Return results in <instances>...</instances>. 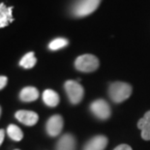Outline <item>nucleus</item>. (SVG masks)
<instances>
[{
    "label": "nucleus",
    "instance_id": "nucleus-1",
    "mask_svg": "<svg viewBox=\"0 0 150 150\" xmlns=\"http://www.w3.org/2000/svg\"><path fill=\"white\" fill-rule=\"evenodd\" d=\"M132 94V86L126 82H112L108 88V95L111 101L115 104L122 103Z\"/></svg>",
    "mask_w": 150,
    "mask_h": 150
},
{
    "label": "nucleus",
    "instance_id": "nucleus-2",
    "mask_svg": "<svg viewBox=\"0 0 150 150\" xmlns=\"http://www.w3.org/2000/svg\"><path fill=\"white\" fill-rule=\"evenodd\" d=\"M101 0H76L71 8L72 15L76 18H83L96 11Z\"/></svg>",
    "mask_w": 150,
    "mask_h": 150
},
{
    "label": "nucleus",
    "instance_id": "nucleus-3",
    "mask_svg": "<svg viewBox=\"0 0 150 150\" xmlns=\"http://www.w3.org/2000/svg\"><path fill=\"white\" fill-rule=\"evenodd\" d=\"M75 67L78 71L91 73L99 68V60L96 56L92 54H83L76 59Z\"/></svg>",
    "mask_w": 150,
    "mask_h": 150
},
{
    "label": "nucleus",
    "instance_id": "nucleus-4",
    "mask_svg": "<svg viewBox=\"0 0 150 150\" xmlns=\"http://www.w3.org/2000/svg\"><path fill=\"white\" fill-rule=\"evenodd\" d=\"M65 91L67 93V96L69 98V101L71 104L76 105L82 100L84 95V89L76 81H67L64 84Z\"/></svg>",
    "mask_w": 150,
    "mask_h": 150
},
{
    "label": "nucleus",
    "instance_id": "nucleus-5",
    "mask_svg": "<svg viewBox=\"0 0 150 150\" xmlns=\"http://www.w3.org/2000/svg\"><path fill=\"white\" fill-rule=\"evenodd\" d=\"M90 110L97 118L102 120H106L110 118L111 114L110 105L103 99H99V100L92 102V104L90 105Z\"/></svg>",
    "mask_w": 150,
    "mask_h": 150
},
{
    "label": "nucleus",
    "instance_id": "nucleus-6",
    "mask_svg": "<svg viewBox=\"0 0 150 150\" xmlns=\"http://www.w3.org/2000/svg\"><path fill=\"white\" fill-rule=\"evenodd\" d=\"M63 118L62 116L55 114L52 115V117H50V119L47 120L46 129L47 135L50 137H57L61 133V131L63 129Z\"/></svg>",
    "mask_w": 150,
    "mask_h": 150
},
{
    "label": "nucleus",
    "instance_id": "nucleus-7",
    "mask_svg": "<svg viewBox=\"0 0 150 150\" xmlns=\"http://www.w3.org/2000/svg\"><path fill=\"white\" fill-rule=\"evenodd\" d=\"M15 116L21 123L26 126H33L39 120V115L31 110H18L16 112Z\"/></svg>",
    "mask_w": 150,
    "mask_h": 150
},
{
    "label": "nucleus",
    "instance_id": "nucleus-8",
    "mask_svg": "<svg viewBox=\"0 0 150 150\" xmlns=\"http://www.w3.org/2000/svg\"><path fill=\"white\" fill-rule=\"evenodd\" d=\"M108 145V139L105 136L99 135L89 139L85 143L83 150H104Z\"/></svg>",
    "mask_w": 150,
    "mask_h": 150
},
{
    "label": "nucleus",
    "instance_id": "nucleus-9",
    "mask_svg": "<svg viewBox=\"0 0 150 150\" xmlns=\"http://www.w3.org/2000/svg\"><path fill=\"white\" fill-rule=\"evenodd\" d=\"M55 150H76V139L71 134H66L59 139Z\"/></svg>",
    "mask_w": 150,
    "mask_h": 150
},
{
    "label": "nucleus",
    "instance_id": "nucleus-10",
    "mask_svg": "<svg viewBox=\"0 0 150 150\" xmlns=\"http://www.w3.org/2000/svg\"><path fill=\"white\" fill-rule=\"evenodd\" d=\"M14 7L7 8L4 3H0V28L8 26L11 22L14 21L12 12Z\"/></svg>",
    "mask_w": 150,
    "mask_h": 150
},
{
    "label": "nucleus",
    "instance_id": "nucleus-11",
    "mask_svg": "<svg viewBox=\"0 0 150 150\" xmlns=\"http://www.w3.org/2000/svg\"><path fill=\"white\" fill-rule=\"evenodd\" d=\"M138 128L142 131V138L145 140H150V110L146 111L144 116L139 119Z\"/></svg>",
    "mask_w": 150,
    "mask_h": 150
},
{
    "label": "nucleus",
    "instance_id": "nucleus-12",
    "mask_svg": "<svg viewBox=\"0 0 150 150\" xmlns=\"http://www.w3.org/2000/svg\"><path fill=\"white\" fill-rule=\"evenodd\" d=\"M39 98V91L36 87L33 86H27L21 89L20 93V99L22 102L28 103V102H33Z\"/></svg>",
    "mask_w": 150,
    "mask_h": 150
},
{
    "label": "nucleus",
    "instance_id": "nucleus-13",
    "mask_svg": "<svg viewBox=\"0 0 150 150\" xmlns=\"http://www.w3.org/2000/svg\"><path fill=\"white\" fill-rule=\"evenodd\" d=\"M43 101L47 106L53 108L59 104V96L55 91L52 89H47L43 93Z\"/></svg>",
    "mask_w": 150,
    "mask_h": 150
},
{
    "label": "nucleus",
    "instance_id": "nucleus-14",
    "mask_svg": "<svg viewBox=\"0 0 150 150\" xmlns=\"http://www.w3.org/2000/svg\"><path fill=\"white\" fill-rule=\"evenodd\" d=\"M36 62H37V59H36V57H35V53L33 52H30L25 54L21 59L20 66H21L22 68H24V69H31L35 66Z\"/></svg>",
    "mask_w": 150,
    "mask_h": 150
},
{
    "label": "nucleus",
    "instance_id": "nucleus-15",
    "mask_svg": "<svg viewBox=\"0 0 150 150\" xmlns=\"http://www.w3.org/2000/svg\"><path fill=\"white\" fill-rule=\"evenodd\" d=\"M7 133H8V136L10 137L13 140H15V142H20V140H21L22 138H23V133H22V131L18 128L17 125H14V124H11V125L8 126Z\"/></svg>",
    "mask_w": 150,
    "mask_h": 150
},
{
    "label": "nucleus",
    "instance_id": "nucleus-16",
    "mask_svg": "<svg viewBox=\"0 0 150 150\" xmlns=\"http://www.w3.org/2000/svg\"><path fill=\"white\" fill-rule=\"evenodd\" d=\"M68 40L64 39V38H56V39L52 40L49 45V49L50 50H58L62 47H66L68 45Z\"/></svg>",
    "mask_w": 150,
    "mask_h": 150
},
{
    "label": "nucleus",
    "instance_id": "nucleus-17",
    "mask_svg": "<svg viewBox=\"0 0 150 150\" xmlns=\"http://www.w3.org/2000/svg\"><path fill=\"white\" fill-rule=\"evenodd\" d=\"M7 81H8V79L6 78L4 76H0V90L3 89L7 84Z\"/></svg>",
    "mask_w": 150,
    "mask_h": 150
},
{
    "label": "nucleus",
    "instance_id": "nucleus-18",
    "mask_svg": "<svg viewBox=\"0 0 150 150\" xmlns=\"http://www.w3.org/2000/svg\"><path fill=\"white\" fill-rule=\"evenodd\" d=\"M114 150H133V149L128 144H120L116 146V147L114 148Z\"/></svg>",
    "mask_w": 150,
    "mask_h": 150
},
{
    "label": "nucleus",
    "instance_id": "nucleus-19",
    "mask_svg": "<svg viewBox=\"0 0 150 150\" xmlns=\"http://www.w3.org/2000/svg\"><path fill=\"white\" fill-rule=\"evenodd\" d=\"M4 137H5V132L4 130H0V145L2 144L3 140H4Z\"/></svg>",
    "mask_w": 150,
    "mask_h": 150
},
{
    "label": "nucleus",
    "instance_id": "nucleus-20",
    "mask_svg": "<svg viewBox=\"0 0 150 150\" xmlns=\"http://www.w3.org/2000/svg\"><path fill=\"white\" fill-rule=\"evenodd\" d=\"M0 115H1V108H0Z\"/></svg>",
    "mask_w": 150,
    "mask_h": 150
},
{
    "label": "nucleus",
    "instance_id": "nucleus-21",
    "mask_svg": "<svg viewBox=\"0 0 150 150\" xmlns=\"http://www.w3.org/2000/svg\"><path fill=\"white\" fill-rule=\"evenodd\" d=\"M15 150H20V149H15Z\"/></svg>",
    "mask_w": 150,
    "mask_h": 150
}]
</instances>
